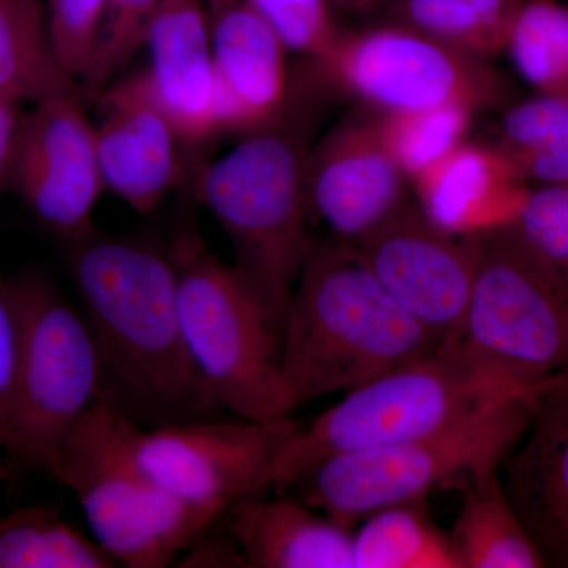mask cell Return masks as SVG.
I'll return each mask as SVG.
<instances>
[{
    "instance_id": "1",
    "label": "cell",
    "mask_w": 568,
    "mask_h": 568,
    "mask_svg": "<svg viewBox=\"0 0 568 568\" xmlns=\"http://www.w3.org/2000/svg\"><path fill=\"white\" fill-rule=\"evenodd\" d=\"M62 260L99 349L100 402L144 429L222 416L186 347L170 245L95 230Z\"/></svg>"
},
{
    "instance_id": "2",
    "label": "cell",
    "mask_w": 568,
    "mask_h": 568,
    "mask_svg": "<svg viewBox=\"0 0 568 568\" xmlns=\"http://www.w3.org/2000/svg\"><path fill=\"white\" fill-rule=\"evenodd\" d=\"M446 345L387 293L353 244L315 242L284 324V413L353 390Z\"/></svg>"
},
{
    "instance_id": "3",
    "label": "cell",
    "mask_w": 568,
    "mask_h": 568,
    "mask_svg": "<svg viewBox=\"0 0 568 568\" xmlns=\"http://www.w3.org/2000/svg\"><path fill=\"white\" fill-rule=\"evenodd\" d=\"M294 112L246 134L193 174V194L222 226L234 265L250 280L276 323L286 324L295 283L315 245L310 234L308 132Z\"/></svg>"
},
{
    "instance_id": "4",
    "label": "cell",
    "mask_w": 568,
    "mask_h": 568,
    "mask_svg": "<svg viewBox=\"0 0 568 568\" xmlns=\"http://www.w3.org/2000/svg\"><path fill=\"white\" fill-rule=\"evenodd\" d=\"M544 390L493 379L477 372L457 345H446L353 388L312 425L301 426L254 496L286 491L295 478L324 459L433 435L499 399Z\"/></svg>"
},
{
    "instance_id": "5",
    "label": "cell",
    "mask_w": 568,
    "mask_h": 568,
    "mask_svg": "<svg viewBox=\"0 0 568 568\" xmlns=\"http://www.w3.org/2000/svg\"><path fill=\"white\" fill-rule=\"evenodd\" d=\"M144 428L99 402L63 448L59 484L77 496L95 540L119 567L164 568L223 515L160 487L140 459Z\"/></svg>"
},
{
    "instance_id": "6",
    "label": "cell",
    "mask_w": 568,
    "mask_h": 568,
    "mask_svg": "<svg viewBox=\"0 0 568 568\" xmlns=\"http://www.w3.org/2000/svg\"><path fill=\"white\" fill-rule=\"evenodd\" d=\"M540 394L508 396L418 439L324 459L286 491L353 528L383 508L425 500L452 478L465 474L469 480L499 467L528 426Z\"/></svg>"
},
{
    "instance_id": "7",
    "label": "cell",
    "mask_w": 568,
    "mask_h": 568,
    "mask_svg": "<svg viewBox=\"0 0 568 568\" xmlns=\"http://www.w3.org/2000/svg\"><path fill=\"white\" fill-rule=\"evenodd\" d=\"M168 245L183 336L213 398L245 420L290 416L280 390L283 331L263 297L197 231H179Z\"/></svg>"
},
{
    "instance_id": "8",
    "label": "cell",
    "mask_w": 568,
    "mask_h": 568,
    "mask_svg": "<svg viewBox=\"0 0 568 568\" xmlns=\"http://www.w3.org/2000/svg\"><path fill=\"white\" fill-rule=\"evenodd\" d=\"M478 235L473 297L458 349L477 372L544 390L568 377V283L510 226Z\"/></svg>"
},
{
    "instance_id": "9",
    "label": "cell",
    "mask_w": 568,
    "mask_h": 568,
    "mask_svg": "<svg viewBox=\"0 0 568 568\" xmlns=\"http://www.w3.org/2000/svg\"><path fill=\"white\" fill-rule=\"evenodd\" d=\"M21 317V355L9 458L58 481L63 448L100 402L102 365L84 313L47 271L10 275Z\"/></svg>"
},
{
    "instance_id": "10",
    "label": "cell",
    "mask_w": 568,
    "mask_h": 568,
    "mask_svg": "<svg viewBox=\"0 0 568 568\" xmlns=\"http://www.w3.org/2000/svg\"><path fill=\"white\" fill-rule=\"evenodd\" d=\"M320 91L373 114L459 104L477 114L503 111L515 88L491 62L477 61L405 26L343 31L332 51L308 62Z\"/></svg>"
},
{
    "instance_id": "11",
    "label": "cell",
    "mask_w": 568,
    "mask_h": 568,
    "mask_svg": "<svg viewBox=\"0 0 568 568\" xmlns=\"http://www.w3.org/2000/svg\"><path fill=\"white\" fill-rule=\"evenodd\" d=\"M2 190L17 194L36 222L62 244L97 230L93 211L106 189L95 125L81 92L22 112Z\"/></svg>"
},
{
    "instance_id": "12",
    "label": "cell",
    "mask_w": 568,
    "mask_h": 568,
    "mask_svg": "<svg viewBox=\"0 0 568 568\" xmlns=\"http://www.w3.org/2000/svg\"><path fill=\"white\" fill-rule=\"evenodd\" d=\"M353 245L418 324L440 342L457 345L476 283L477 234L444 231L407 197Z\"/></svg>"
},
{
    "instance_id": "13",
    "label": "cell",
    "mask_w": 568,
    "mask_h": 568,
    "mask_svg": "<svg viewBox=\"0 0 568 568\" xmlns=\"http://www.w3.org/2000/svg\"><path fill=\"white\" fill-rule=\"evenodd\" d=\"M298 428L291 416L211 418L144 429L138 450L141 465L170 495L226 515L239 500L256 495L268 467Z\"/></svg>"
},
{
    "instance_id": "14",
    "label": "cell",
    "mask_w": 568,
    "mask_h": 568,
    "mask_svg": "<svg viewBox=\"0 0 568 568\" xmlns=\"http://www.w3.org/2000/svg\"><path fill=\"white\" fill-rule=\"evenodd\" d=\"M407 185L373 112L355 108L310 148V212L336 241L355 244L375 230L409 197Z\"/></svg>"
},
{
    "instance_id": "15",
    "label": "cell",
    "mask_w": 568,
    "mask_h": 568,
    "mask_svg": "<svg viewBox=\"0 0 568 568\" xmlns=\"http://www.w3.org/2000/svg\"><path fill=\"white\" fill-rule=\"evenodd\" d=\"M97 153L104 189L134 212H155L182 182V141L155 103L142 73L99 92Z\"/></svg>"
},
{
    "instance_id": "16",
    "label": "cell",
    "mask_w": 568,
    "mask_h": 568,
    "mask_svg": "<svg viewBox=\"0 0 568 568\" xmlns=\"http://www.w3.org/2000/svg\"><path fill=\"white\" fill-rule=\"evenodd\" d=\"M144 48L149 67L142 77L183 148H201L222 136L205 0H163L145 32Z\"/></svg>"
},
{
    "instance_id": "17",
    "label": "cell",
    "mask_w": 568,
    "mask_h": 568,
    "mask_svg": "<svg viewBox=\"0 0 568 568\" xmlns=\"http://www.w3.org/2000/svg\"><path fill=\"white\" fill-rule=\"evenodd\" d=\"M211 20L222 134L242 138L283 121L295 85L282 41L244 0Z\"/></svg>"
},
{
    "instance_id": "18",
    "label": "cell",
    "mask_w": 568,
    "mask_h": 568,
    "mask_svg": "<svg viewBox=\"0 0 568 568\" xmlns=\"http://www.w3.org/2000/svg\"><path fill=\"white\" fill-rule=\"evenodd\" d=\"M499 476L547 567H568V377L538 395Z\"/></svg>"
},
{
    "instance_id": "19",
    "label": "cell",
    "mask_w": 568,
    "mask_h": 568,
    "mask_svg": "<svg viewBox=\"0 0 568 568\" xmlns=\"http://www.w3.org/2000/svg\"><path fill=\"white\" fill-rule=\"evenodd\" d=\"M417 204L452 234L476 235L517 220L530 186L496 144L467 140L413 182Z\"/></svg>"
},
{
    "instance_id": "20",
    "label": "cell",
    "mask_w": 568,
    "mask_h": 568,
    "mask_svg": "<svg viewBox=\"0 0 568 568\" xmlns=\"http://www.w3.org/2000/svg\"><path fill=\"white\" fill-rule=\"evenodd\" d=\"M226 515L248 568H354L351 528L291 493L244 497Z\"/></svg>"
},
{
    "instance_id": "21",
    "label": "cell",
    "mask_w": 568,
    "mask_h": 568,
    "mask_svg": "<svg viewBox=\"0 0 568 568\" xmlns=\"http://www.w3.org/2000/svg\"><path fill=\"white\" fill-rule=\"evenodd\" d=\"M448 538L462 568L547 567L504 491L499 467L467 480L465 500Z\"/></svg>"
},
{
    "instance_id": "22",
    "label": "cell",
    "mask_w": 568,
    "mask_h": 568,
    "mask_svg": "<svg viewBox=\"0 0 568 568\" xmlns=\"http://www.w3.org/2000/svg\"><path fill=\"white\" fill-rule=\"evenodd\" d=\"M82 92L55 55L44 0H0V95L37 104Z\"/></svg>"
},
{
    "instance_id": "23",
    "label": "cell",
    "mask_w": 568,
    "mask_h": 568,
    "mask_svg": "<svg viewBox=\"0 0 568 568\" xmlns=\"http://www.w3.org/2000/svg\"><path fill=\"white\" fill-rule=\"evenodd\" d=\"M523 0H390L388 22L405 26L450 50L491 62L506 50Z\"/></svg>"
},
{
    "instance_id": "24",
    "label": "cell",
    "mask_w": 568,
    "mask_h": 568,
    "mask_svg": "<svg viewBox=\"0 0 568 568\" xmlns=\"http://www.w3.org/2000/svg\"><path fill=\"white\" fill-rule=\"evenodd\" d=\"M354 568H462L424 500L383 508L353 536Z\"/></svg>"
},
{
    "instance_id": "25",
    "label": "cell",
    "mask_w": 568,
    "mask_h": 568,
    "mask_svg": "<svg viewBox=\"0 0 568 568\" xmlns=\"http://www.w3.org/2000/svg\"><path fill=\"white\" fill-rule=\"evenodd\" d=\"M114 567L110 552L70 526L58 507H24L0 518V568Z\"/></svg>"
},
{
    "instance_id": "26",
    "label": "cell",
    "mask_w": 568,
    "mask_h": 568,
    "mask_svg": "<svg viewBox=\"0 0 568 568\" xmlns=\"http://www.w3.org/2000/svg\"><path fill=\"white\" fill-rule=\"evenodd\" d=\"M504 54L530 89L568 100L567 3L523 0Z\"/></svg>"
},
{
    "instance_id": "27",
    "label": "cell",
    "mask_w": 568,
    "mask_h": 568,
    "mask_svg": "<svg viewBox=\"0 0 568 568\" xmlns=\"http://www.w3.org/2000/svg\"><path fill=\"white\" fill-rule=\"evenodd\" d=\"M477 112L459 104L375 114L377 130L409 185L469 140Z\"/></svg>"
},
{
    "instance_id": "28",
    "label": "cell",
    "mask_w": 568,
    "mask_h": 568,
    "mask_svg": "<svg viewBox=\"0 0 568 568\" xmlns=\"http://www.w3.org/2000/svg\"><path fill=\"white\" fill-rule=\"evenodd\" d=\"M272 29L290 54L306 62L325 58L345 29L335 18L332 0H244Z\"/></svg>"
},
{
    "instance_id": "29",
    "label": "cell",
    "mask_w": 568,
    "mask_h": 568,
    "mask_svg": "<svg viewBox=\"0 0 568 568\" xmlns=\"http://www.w3.org/2000/svg\"><path fill=\"white\" fill-rule=\"evenodd\" d=\"M163 0H106L99 47L88 80V92L99 93L144 48L145 32Z\"/></svg>"
},
{
    "instance_id": "30",
    "label": "cell",
    "mask_w": 568,
    "mask_h": 568,
    "mask_svg": "<svg viewBox=\"0 0 568 568\" xmlns=\"http://www.w3.org/2000/svg\"><path fill=\"white\" fill-rule=\"evenodd\" d=\"M508 226L540 263L568 283V183L530 189L525 207Z\"/></svg>"
},
{
    "instance_id": "31",
    "label": "cell",
    "mask_w": 568,
    "mask_h": 568,
    "mask_svg": "<svg viewBox=\"0 0 568 568\" xmlns=\"http://www.w3.org/2000/svg\"><path fill=\"white\" fill-rule=\"evenodd\" d=\"M44 9L55 55L81 84L95 59L106 0H44Z\"/></svg>"
},
{
    "instance_id": "32",
    "label": "cell",
    "mask_w": 568,
    "mask_h": 568,
    "mask_svg": "<svg viewBox=\"0 0 568 568\" xmlns=\"http://www.w3.org/2000/svg\"><path fill=\"white\" fill-rule=\"evenodd\" d=\"M567 134L568 100L536 92L504 108L495 144L511 155L540 148Z\"/></svg>"
},
{
    "instance_id": "33",
    "label": "cell",
    "mask_w": 568,
    "mask_h": 568,
    "mask_svg": "<svg viewBox=\"0 0 568 568\" xmlns=\"http://www.w3.org/2000/svg\"><path fill=\"white\" fill-rule=\"evenodd\" d=\"M21 355V317L10 275L0 268V447L9 454L18 369Z\"/></svg>"
},
{
    "instance_id": "34",
    "label": "cell",
    "mask_w": 568,
    "mask_h": 568,
    "mask_svg": "<svg viewBox=\"0 0 568 568\" xmlns=\"http://www.w3.org/2000/svg\"><path fill=\"white\" fill-rule=\"evenodd\" d=\"M507 155V153H506ZM526 183L537 186L568 183V134L530 151L507 155Z\"/></svg>"
},
{
    "instance_id": "35",
    "label": "cell",
    "mask_w": 568,
    "mask_h": 568,
    "mask_svg": "<svg viewBox=\"0 0 568 568\" xmlns=\"http://www.w3.org/2000/svg\"><path fill=\"white\" fill-rule=\"evenodd\" d=\"M219 519L190 547L181 567H246L241 548L230 528L219 529Z\"/></svg>"
},
{
    "instance_id": "36",
    "label": "cell",
    "mask_w": 568,
    "mask_h": 568,
    "mask_svg": "<svg viewBox=\"0 0 568 568\" xmlns=\"http://www.w3.org/2000/svg\"><path fill=\"white\" fill-rule=\"evenodd\" d=\"M22 104L9 97L0 95V190L9 173L11 153L17 141L22 118Z\"/></svg>"
},
{
    "instance_id": "37",
    "label": "cell",
    "mask_w": 568,
    "mask_h": 568,
    "mask_svg": "<svg viewBox=\"0 0 568 568\" xmlns=\"http://www.w3.org/2000/svg\"><path fill=\"white\" fill-rule=\"evenodd\" d=\"M336 10L349 11V13H366L386 7L390 0H332Z\"/></svg>"
},
{
    "instance_id": "38",
    "label": "cell",
    "mask_w": 568,
    "mask_h": 568,
    "mask_svg": "<svg viewBox=\"0 0 568 568\" xmlns=\"http://www.w3.org/2000/svg\"><path fill=\"white\" fill-rule=\"evenodd\" d=\"M205 3H207V9L211 11V18L215 17V14H219L220 11L230 9V7L235 6L233 0H205Z\"/></svg>"
},
{
    "instance_id": "39",
    "label": "cell",
    "mask_w": 568,
    "mask_h": 568,
    "mask_svg": "<svg viewBox=\"0 0 568 568\" xmlns=\"http://www.w3.org/2000/svg\"><path fill=\"white\" fill-rule=\"evenodd\" d=\"M567 6H568V0H567Z\"/></svg>"
}]
</instances>
